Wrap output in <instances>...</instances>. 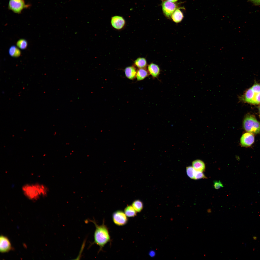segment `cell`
<instances>
[{"label":"cell","instance_id":"obj_25","mask_svg":"<svg viewBox=\"0 0 260 260\" xmlns=\"http://www.w3.org/2000/svg\"><path fill=\"white\" fill-rule=\"evenodd\" d=\"M168 1L172 2H175L176 1L178 0H167Z\"/></svg>","mask_w":260,"mask_h":260},{"label":"cell","instance_id":"obj_22","mask_svg":"<svg viewBox=\"0 0 260 260\" xmlns=\"http://www.w3.org/2000/svg\"><path fill=\"white\" fill-rule=\"evenodd\" d=\"M195 179H198L202 178H206V177L202 172L195 170Z\"/></svg>","mask_w":260,"mask_h":260},{"label":"cell","instance_id":"obj_6","mask_svg":"<svg viewBox=\"0 0 260 260\" xmlns=\"http://www.w3.org/2000/svg\"><path fill=\"white\" fill-rule=\"evenodd\" d=\"M162 9L165 15L170 18L176 9V6L175 3L171 2L165 1L162 4Z\"/></svg>","mask_w":260,"mask_h":260},{"label":"cell","instance_id":"obj_20","mask_svg":"<svg viewBox=\"0 0 260 260\" xmlns=\"http://www.w3.org/2000/svg\"><path fill=\"white\" fill-rule=\"evenodd\" d=\"M27 41L24 39H21L18 40L16 43L17 46L21 49L26 48L27 46Z\"/></svg>","mask_w":260,"mask_h":260},{"label":"cell","instance_id":"obj_24","mask_svg":"<svg viewBox=\"0 0 260 260\" xmlns=\"http://www.w3.org/2000/svg\"><path fill=\"white\" fill-rule=\"evenodd\" d=\"M249 1L256 5H260V0H248Z\"/></svg>","mask_w":260,"mask_h":260},{"label":"cell","instance_id":"obj_13","mask_svg":"<svg viewBox=\"0 0 260 260\" xmlns=\"http://www.w3.org/2000/svg\"><path fill=\"white\" fill-rule=\"evenodd\" d=\"M192 166L197 171L203 172L205 169V164L204 162L200 160L194 161L192 163Z\"/></svg>","mask_w":260,"mask_h":260},{"label":"cell","instance_id":"obj_19","mask_svg":"<svg viewBox=\"0 0 260 260\" xmlns=\"http://www.w3.org/2000/svg\"><path fill=\"white\" fill-rule=\"evenodd\" d=\"M132 206L136 212H141L143 208V204L140 201L137 200L134 201L132 203Z\"/></svg>","mask_w":260,"mask_h":260},{"label":"cell","instance_id":"obj_8","mask_svg":"<svg viewBox=\"0 0 260 260\" xmlns=\"http://www.w3.org/2000/svg\"><path fill=\"white\" fill-rule=\"evenodd\" d=\"M254 141V136L252 134L249 132L246 133L241 136L240 140L241 145L244 147L251 146Z\"/></svg>","mask_w":260,"mask_h":260},{"label":"cell","instance_id":"obj_4","mask_svg":"<svg viewBox=\"0 0 260 260\" xmlns=\"http://www.w3.org/2000/svg\"><path fill=\"white\" fill-rule=\"evenodd\" d=\"M240 100L253 104H260V92L253 91L251 87L240 98Z\"/></svg>","mask_w":260,"mask_h":260},{"label":"cell","instance_id":"obj_18","mask_svg":"<svg viewBox=\"0 0 260 260\" xmlns=\"http://www.w3.org/2000/svg\"><path fill=\"white\" fill-rule=\"evenodd\" d=\"M9 53L10 55L13 57H18L21 54L20 50L15 46L13 45L11 46L9 50Z\"/></svg>","mask_w":260,"mask_h":260},{"label":"cell","instance_id":"obj_9","mask_svg":"<svg viewBox=\"0 0 260 260\" xmlns=\"http://www.w3.org/2000/svg\"><path fill=\"white\" fill-rule=\"evenodd\" d=\"M12 247L8 238L1 235L0 237V251L2 253L7 252L11 250Z\"/></svg>","mask_w":260,"mask_h":260},{"label":"cell","instance_id":"obj_3","mask_svg":"<svg viewBox=\"0 0 260 260\" xmlns=\"http://www.w3.org/2000/svg\"><path fill=\"white\" fill-rule=\"evenodd\" d=\"M243 126L248 132L253 134L260 133V122L253 115L249 114L245 116L243 121Z\"/></svg>","mask_w":260,"mask_h":260},{"label":"cell","instance_id":"obj_26","mask_svg":"<svg viewBox=\"0 0 260 260\" xmlns=\"http://www.w3.org/2000/svg\"><path fill=\"white\" fill-rule=\"evenodd\" d=\"M259 114H260V105L259 106Z\"/></svg>","mask_w":260,"mask_h":260},{"label":"cell","instance_id":"obj_10","mask_svg":"<svg viewBox=\"0 0 260 260\" xmlns=\"http://www.w3.org/2000/svg\"><path fill=\"white\" fill-rule=\"evenodd\" d=\"M111 23L112 26L114 28L120 30L124 26L125 24V21L122 17L116 15L112 17Z\"/></svg>","mask_w":260,"mask_h":260},{"label":"cell","instance_id":"obj_1","mask_svg":"<svg viewBox=\"0 0 260 260\" xmlns=\"http://www.w3.org/2000/svg\"><path fill=\"white\" fill-rule=\"evenodd\" d=\"M22 190L25 196L33 201L46 197L49 191L48 187L46 185L37 183L26 184L22 187Z\"/></svg>","mask_w":260,"mask_h":260},{"label":"cell","instance_id":"obj_14","mask_svg":"<svg viewBox=\"0 0 260 260\" xmlns=\"http://www.w3.org/2000/svg\"><path fill=\"white\" fill-rule=\"evenodd\" d=\"M149 73L145 68H139L137 71L136 77L138 81L143 80L149 75Z\"/></svg>","mask_w":260,"mask_h":260},{"label":"cell","instance_id":"obj_17","mask_svg":"<svg viewBox=\"0 0 260 260\" xmlns=\"http://www.w3.org/2000/svg\"><path fill=\"white\" fill-rule=\"evenodd\" d=\"M124 213L128 217H134L136 215V212L131 205L128 206L125 208Z\"/></svg>","mask_w":260,"mask_h":260},{"label":"cell","instance_id":"obj_23","mask_svg":"<svg viewBox=\"0 0 260 260\" xmlns=\"http://www.w3.org/2000/svg\"><path fill=\"white\" fill-rule=\"evenodd\" d=\"M214 186L216 189H218L223 187V184L220 181H215L214 182Z\"/></svg>","mask_w":260,"mask_h":260},{"label":"cell","instance_id":"obj_15","mask_svg":"<svg viewBox=\"0 0 260 260\" xmlns=\"http://www.w3.org/2000/svg\"><path fill=\"white\" fill-rule=\"evenodd\" d=\"M172 19L176 23L180 22L183 18V13L179 9H176L172 14Z\"/></svg>","mask_w":260,"mask_h":260},{"label":"cell","instance_id":"obj_16","mask_svg":"<svg viewBox=\"0 0 260 260\" xmlns=\"http://www.w3.org/2000/svg\"><path fill=\"white\" fill-rule=\"evenodd\" d=\"M135 65L139 68H145L147 65L146 59L144 58H139L134 62Z\"/></svg>","mask_w":260,"mask_h":260},{"label":"cell","instance_id":"obj_7","mask_svg":"<svg viewBox=\"0 0 260 260\" xmlns=\"http://www.w3.org/2000/svg\"><path fill=\"white\" fill-rule=\"evenodd\" d=\"M8 5L10 10L17 13H20L25 6L23 0H10Z\"/></svg>","mask_w":260,"mask_h":260},{"label":"cell","instance_id":"obj_11","mask_svg":"<svg viewBox=\"0 0 260 260\" xmlns=\"http://www.w3.org/2000/svg\"><path fill=\"white\" fill-rule=\"evenodd\" d=\"M148 71L149 74L154 78L158 77L160 72V69L158 65L153 63L148 65Z\"/></svg>","mask_w":260,"mask_h":260},{"label":"cell","instance_id":"obj_2","mask_svg":"<svg viewBox=\"0 0 260 260\" xmlns=\"http://www.w3.org/2000/svg\"><path fill=\"white\" fill-rule=\"evenodd\" d=\"M94 224L95 230L94 233L93 242L90 244H96L99 247L98 252L102 250L103 248L108 242L111 241L108 228L105 224L104 220L102 224L101 225H98L95 220H89Z\"/></svg>","mask_w":260,"mask_h":260},{"label":"cell","instance_id":"obj_5","mask_svg":"<svg viewBox=\"0 0 260 260\" xmlns=\"http://www.w3.org/2000/svg\"><path fill=\"white\" fill-rule=\"evenodd\" d=\"M124 212L118 210L114 212L112 215V219L114 223L119 226H123L127 223L128 219Z\"/></svg>","mask_w":260,"mask_h":260},{"label":"cell","instance_id":"obj_12","mask_svg":"<svg viewBox=\"0 0 260 260\" xmlns=\"http://www.w3.org/2000/svg\"><path fill=\"white\" fill-rule=\"evenodd\" d=\"M126 77L128 79L133 80L136 76L137 72L135 68L133 66L126 67L124 70Z\"/></svg>","mask_w":260,"mask_h":260},{"label":"cell","instance_id":"obj_21","mask_svg":"<svg viewBox=\"0 0 260 260\" xmlns=\"http://www.w3.org/2000/svg\"><path fill=\"white\" fill-rule=\"evenodd\" d=\"M186 172L187 175L190 178L195 179V170L193 166H189L186 167Z\"/></svg>","mask_w":260,"mask_h":260}]
</instances>
